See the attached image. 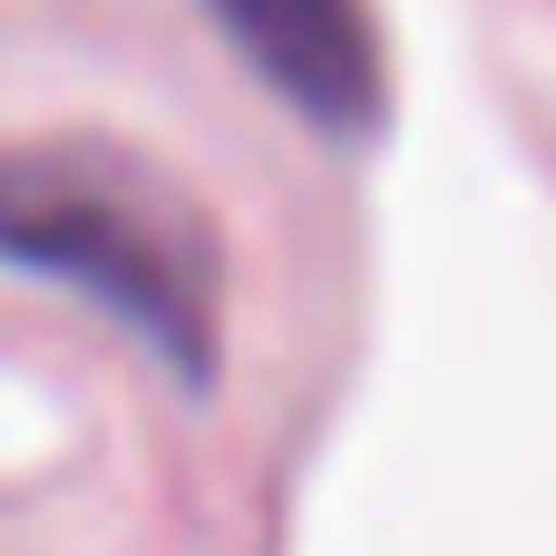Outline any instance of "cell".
Listing matches in <instances>:
<instances>
[{
    "label": "cell",
    "instance_id": "1",
    "mask_svg": "<svg viewBox=\"0 0 556 556\" xmlns=\"http://www.w3.org/2000/svg\"><path fill=\"white\" fill-rule=\"evenodd\" d=\"M0 264L98 303L186 391L215 381L225 264L205 215L117 147H10L0 156Z\"/></svg>",
    "mask_w": 556,
    "mask_h": 556
},
{
    "label": "cell",
    "instance_id": "2",
    "mask_svg": "<svg viewBox=\"0 0 556 556\" xmlns=\"http://www.w3.org/2000/svg\"><path fill=\"white\" fill-rule=\"evenodd\" d=\"M215 29L235 39V59L323 137H371L391 108V68H381V29L362 0H205Z\"/></svg>",
    "mask_w": 556,
    "mask_h": 556
}]
</instances>
